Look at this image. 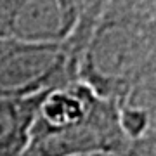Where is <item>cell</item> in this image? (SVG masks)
Instances as JSON below:
<instances>
[{
	"instance_id": "obj_4",
	"label": "cell",
	"mask_w": 156,
	"mask_h": 156,
	"mask_svg": "<svg viewBox=\"0 0 156 156\" xmlns=\"http://www.w3.org/2000/svg\"><path fill=\"white\" fill-rule=\"evenodd\" d=\"M37 102V97L0 101V156H23Z\"/></svg>"
},
{
	"instance_id": "obj_1",
	"label": "cell",
	"mask_w": 156,
	"mask_h": 156,
	"mask_svg": "<svg viewBox=\"0 0 156 156\" xmlns=\"http://www.w3.org/2000/svg\"><path fill=\"white\" fill-rule=\"evenodd\" d=\"M156 71V23L122 16L95 30L82 59V80L95 94L118 101L140 76Z\"/></svg>"
},
{
	"instance_id": "obj_3",
	"label": "cell",
	"mask_w": 156,
	"mask_h": 156,
	"mask_svg": "<svg viewBox=\"0 0 156 156\" xmlns=\"http://www.w3.org/2000/svg\"><path fill=\"white\" fill-rule=\"evenodd\" d=\"M78 21L76 0H0V40L68 44Z\"/></svg>"
},
{
	"instance_id": "obj_2",
	"label": "cell",
	"mask_w": 156,
	"mask_h": 156,
	"mask_svg": "<svg viewBox=\"0 0 156 156\" xmlns=\"http://www.w3.org/2000/svg\"><path fill=\"white\" fill-rule=\"evenodd\" d=\"M66 44L0 40V101L28 99L73 82Z\"/></svg>"
}]
</instances>
